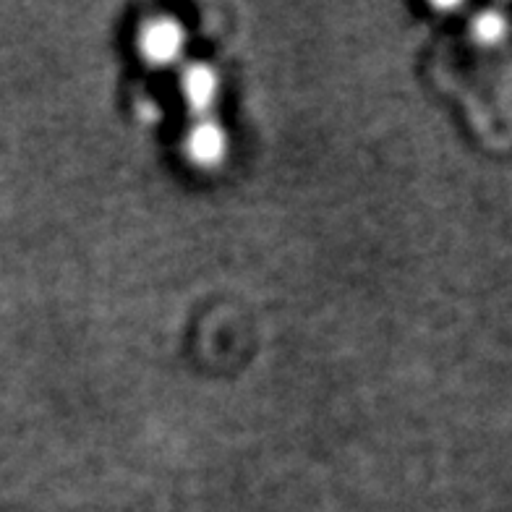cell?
Masks as SVG:
<instances>
[{
	"instance_id": "cell-3",
	"label": "cell",
	"mask_w": 512,
	"mask_h": 512,
	"mask_svg": "<svg viewBox=\"0 0 512 512\" xmlns=\"http://www.w3.org/2000/svg\"><path fill=\"white\" fill-rule=\"evenodd\" d=\"M183 92L196 110H204L215 97V76L204 66H194L183 76Z\"/></svg>"
},
{
	"instance_id": "cell-1",
	"label": "cell",
	"mask_w": 512,
	"mask_h": 512,
	"mask_svg": "<svg viewBox=\"0 0 512 512\" xmlns=\"http://www.w3.org/2000/svg\"><path fill=\"white\" fill-rule=\"evenodd\" d=\"M183 45V32L178 24L162 19L149 24L142 34V53L147 55L149 61L155 63H168L181 53Z\"/></svg>"
},
{
	"instance_id": "cell-4",
	"label": "cell",
	"mask_w": 512,
	"mask_h": 512,
	"mask_svg": "<svg viewBox=\"0 0 512 512\" xmlns=\"http://www.w3.org/2000/svg\"><path fill=\"white\" fill-rule=\"evenodd\" d=\"M502 32H505V24H502L499 16L486 14L476 21V34H479L484 42H497L499 37H502Z\"/></svg>"
},
{
	"instance_id": "cell-2",
	"label": "cell",
	"mask_w": 512,
	"mask_h": 512,
	"mask_svg": "<svg viewBox=\"0 0 512 512\" xmlns=\"http://www.w3.org/2000/svg\"><path fill=\"white\" fill-rule=\"evenodd\" d=\"M189 152L196 162L212 165L223 157L225 152V136L223 131L212 123H202L194 128V134L189 136Z\"/></svg>"
}]
</instances>
